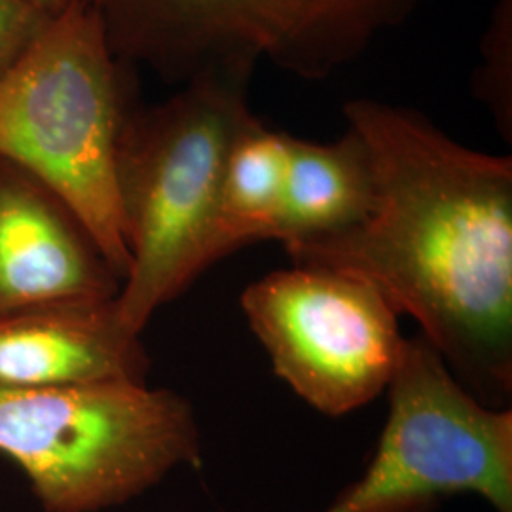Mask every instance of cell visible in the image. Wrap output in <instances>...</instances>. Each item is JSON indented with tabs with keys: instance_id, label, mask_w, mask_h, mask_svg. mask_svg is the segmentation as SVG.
I'll return each instance as SVG.
<instances>
[{
	"instance_id": "obj_5",
	"label": "cell",
	"mask_w": 512,
	"mask_h": 512,
	"mask_svg": "<svg viewBox=\"0 0 512 512\" xmlns=\"http://www.w3.org/2000/svg\"><path fill=\"white\" fill-rule=\"evenodd\" d=\"M110 52L167 82L255 73L268 61L304 80L353 65L435 0H88Z\"/></svg>"
},
{
	"instance_id": "obj_4",
	"label": "cell",
	"mask_w": 512,
	"mask_h": 512,
	"mask_svg": "<svg viewBox=\"0 0 512 512\" xmlns=\"http://www.w3.org/2000/svg\"><path fill=\"white\" fill-rule=\"evenodd\" d=\"M0 454L48 512L126 505L171 471L202 465L190 403L145 382L0 387Z\"/></svg>"
},
{
	"instance_id": "obj_12",
	"label": "cell",
	"mask_w": 512,
	"mask_h": 512,
	"mask_svg": "<svg viewBox=\"0 0 512 512\" xmlns=\"http://www.w3.org/2000/svg\"><path fill=\"white\" fill-rule=\"evenodd\" d=\"M484 65L475 76V92L492 110L501 133L512 135V0H497L482 42Z\"/></svg>"
},
{
	"instance_id": "obj_7",
	"label": "cell",
	"mask_w": 512,
	"mask_h": 512,
	"mask_svg": "<svg viewBox=\"0 0 512 512\" xmlns=\"http://www.w3.org/2000/svg\"><path fill=\"white\" fill-rule=\"evenodd\" d=\"M241 310L275 374L332 418L372 403L401 359L399 313L353 275L310 266L277 270L243 291Z\"/></svg>"
},
{
	"instance_id": "obj_8",
	"label": "cell",
	"mask_w": 512,
	"mask_h": 512,
	"mask_svg": "<svg viewBox=\"0 0 512 512\" xmlns=\"http://www.w3.org/2000/svg\"><path fill=\"white\" fill-rule=\"evenodd\" d=\"M118 281L71 211L0 160V315L110 300Z\"/></svg>"
},
{
	"instance_id": "obj_1",
	"label": "cell",
	"mask_w": 512,
	"mask_h": 512,
	"mask_svg": "<svg viewBox=\"0 0 512 512\" xmlns=\"http://www.w3.org/2000/svg\"><path fill=\"white\" fill-rule=\"evenodd\" d=\"M365 143L372 203L342 234L294 245V266L370 283L476 399L512 393V160L463 147L412 109L344 107Z\"/></svg>"
},
{
	"instance_id": "obj_11",
	"label": "cell",
	"mask_w": 512,
	"mask_h": 512,
	"mask_svg": "<svg viewBox=\"0 0 512 512\" xmlns=\"http://www.w3.org/2000/svg\"><path fill=\"white\" fill-rule=\"evenodd\" d=\"M291 135L253 118L230 148L203 241L200 270L239 247L275 239L281 219Z\"/></svg>"
},
{
	"instance_id": "obj_13",
	"label": "cell",
	"mask_w": 512,
	"mask_h": 512,
	"mask_svg": "<svg viewBox=\"0 0 512 512\" xmlns=\"http://www.w3.org/2000/svg\"><path fill=\"white\" fill-rule=\"evenodd\" d=\"M50 19L29 0H0V82L35 44Z\"/></svg>"
},
{
	"instance_id": "obj_3",
	"label": "cell",
	"mask_w": 512,
	"mask_h": 512,
	"mask_svg": "<svg viewBox=\"0 0 512 512\" xmlns=\"http://www.w3.org/2000/svg\"><path fill=\"white\" fill-rule=\"evenodd\" d=\"M251 76L205 71L164 103L129 110L116 188L131 262L116 310L135 336L202 275L200 256L224 165L255 118Z\"/></svg>"
},
{
	"instance_id": "obj_10",
	"label": "cell",
	"mask_w": 512,
	"mask_h": 512,
	"mask_svg": "<svg viewBox=\"0 0 512 512\" xmlns=\"http://www.w3.org/2000/svg\"><path fill=\"white\" fill-rule=\"evenodd\" d=\"M372 165L363 139L348 128L336 143L291 135L285 196L275 239L291 249L342 234L365 219L372 203Z\"/></svg>"
},
{
	"instance_id": "obj_14",
	"label": "cell",
	"mask_w": 512,
	"mask_h": 512,
	"mask_svg": "<svg viewBox=\"0 0 512 512\" xmlns=\"http://www.w3.org/2000/svg\"><path fill=\"white\" fill-rule=\"evenodd\" d=\"M29 2H33L44 16L55 18L71 0H29Z\"/></svg>"
},
{
	"instance_id": "obj_2",
	"label": "cell",
	"mask_w": 512,
	"mask_h": 512,
	"mask_svg": "<svg viewBox=\"0 0 512 512\" xmlns=\"http://www.w3.org/2000/svg\"><path fill=\"white\" fill-rule=\"evenodd\" d=\"M131 67L110 52L88 0H71L0 82V160L48 188L118 279L129 251L116 188Z\"/></svg>"
},
{
	"instance_id": "obj_6",
	"label": "cell",
	"mask_w": 512,
	"mask_h": 512,
	"mask_svg": "<svg viewBox=\"0 0 512 512\" xmlns=\"http://www.w3.org/2000/svg\"><path fill=\"white\" fill-rule=\"evenodd\" d=\"M365 475L323 512H435L478 495L512 512V412L482 403L423 336L404 338Z\"/></svg>"
},
{
	"instance_id": "obj_9",
	"label": "cell",
	"mask_w": 512,
	"mask_h": 512,
	"mask_svg": "<svg viewBox=\"0 0 512 512\" xmlns=\"http://www.w3.org/2000/svg\"><path fill=\"white\" fill-rule=\"evenodd\" d=\"M147 372L141 336L122 325L116 298L0 315V387L145 382Z\"/></svg>"
}]
</instances>
